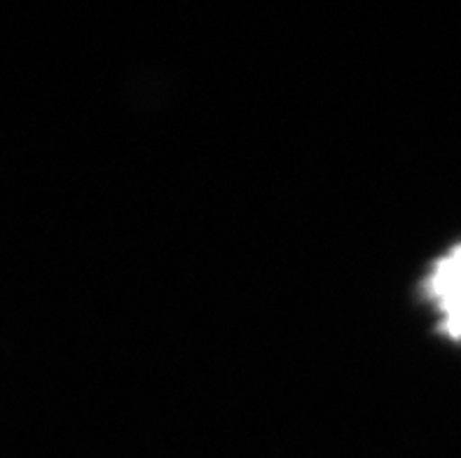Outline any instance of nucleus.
<instances>
[{
  "mask_svg": "<svg viewBox=\"0 0 461 458\" xmlns=\"http://www.w3.org/2000/svg\"><path fill=\"white\" fill-rule=\"evenodd\" d=\"M421 291L440 335L450 342H461V244L447 248L429 265Z\"/></svg>",
  "mask_w": 461,
  "mask_h": 458,
  "instance_id": "1",
  "label": "nucleus"
}]
</instances>
